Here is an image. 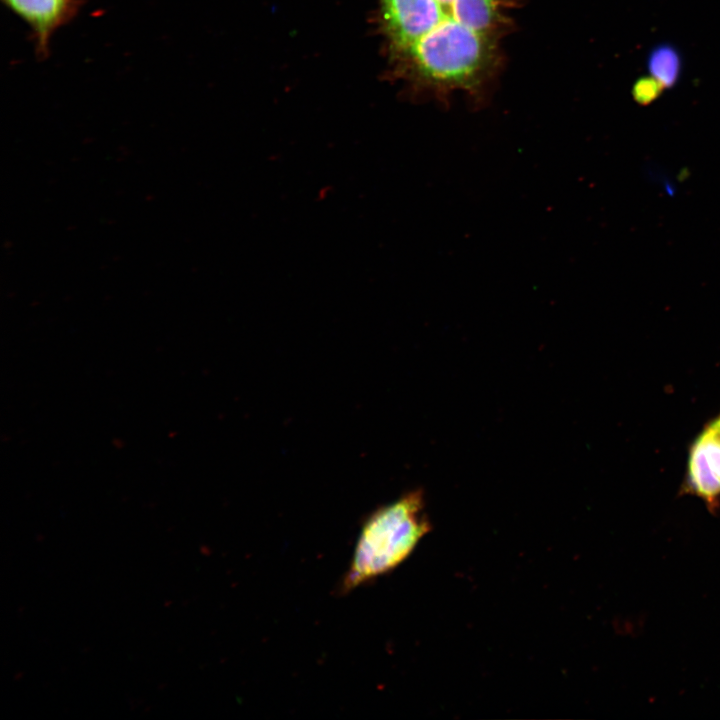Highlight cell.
I'll use <instances>...</instances> for the list:
<instances>
[{
    "mask_svg": "<svg viewBox=\"0 0 720 720\" xmlns=\"http://www.w3.org/2000/svg\"><path fill=\"white\" fill-rule=\"evenodd\" d=\"M683 491L700 498L710 511L720 504V412L696 436L688 451Z\"/></svg>",
    "mask_w": 720,
    "mask_h": 720,
    "instance_id": "3",
    "label": "cell"
},
{
    "mask_svg": "<svg viewBox=\"0 0 720 720\" xmlns=\"http://www.w3.org/2000/svg\"><path fill=\"white\" fill-rule=\"evenodd\" d=\"M397 75L419 97L473 106L492 97L525 0H379Z\"/></svg>",
    "mask_w": 720,
    "mask_h": 720,
    "instance_id": "1",
    "label": "cell"
},
{
    "mask_svg": "<svg viewBox=\"0 0 720 720\" xmlns=\"http://www.w3.org/2000/svg\"><path fill=\"white\" fill-rule=\"evenodd\" d=\"M681 61L678 52L671 46L655 48L648 58V69L664 87H672L678 80Z\"/></svg>",
    "mask_w": 720,
    "mask_h": 720,
    "instance_id": "5",
    "label": "cell"
},
{
    "mask_svg": "<svg viewBox=\"0 0 720 720\" xmlns=\"http://www.w3.org/2000/svg\"><path fill=\"white\" fill-rule=\"evenodd\" d=\"M665 87L652 75L640 77L632 86V96L640 105H648L655 101Z\"/></svg>",
    "mask_w": 720,
    "mask_h": 720,
    "instance_id": "6",
    "label": "cell"
},
{
    "mask_svg": "<svg viewBox=\"0 0 720 720\" xmlns=\"http://www.w3.org/2000/svg\"><path fill=\"white\" fill-rule=\"evenodd\" d=\"M30 29L40 59L49 55L52 36L78 14L81 0H1Z\"/></svg>",
    "mask_w": 720,
    "mask_h": 720,
    "instance_id": "4",
    "label": "cell"
},
{
    "mask_svg": "<svg viewBox=\"0 0 720 720\" xmlns=\"http://www.w3.org/2000/svg\"><path fill=\"white\" fill-rule=\"evenodd\" d=\"M430 529L421 490L377 508L362 524L340 592L347 593L398 567Z\"/></svg>",
    "mask_w": 720,
    "mask_h": 720,
    "instance_id": "2",
    "label": "cell"
}]
</instances>
